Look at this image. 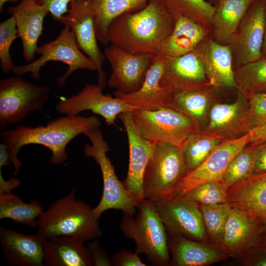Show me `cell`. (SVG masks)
I'll list each match as a JSON object with an SVG mask.
<instances>
[{"label":"cell","mask_w":266,"mask_h":266,"mask_svg":"<svg viewBox=\"0 0 266 266\" xmlns=\"http://www.w3.org/2000/svg\"><path fill=\"white\" fill-rule=\"evenodd\" d=\"M85 242L75 237L59 236L46 240L44 264L47 266H92Z\"/></svg>","instance_id":"cell-27"},{"label":"cell","mask_w":266,"mask_h":266,"mask_svg":"<svg viewBox=\"0 0 266 266\" xmlns=\"http://www.w3.org/2000/svg\"><path fill=\"white\" fill-rule=\"evenodd\" d=\"M8 11L15 20L23 57L26 61L31 62L36 54L44 18L49 12L34 0H22L18 5L8 7Z\"/></svg>","instance_id":"cell-20"},{"label":"cell","mask_w":266,"mask_h":266,"mask_svg":"<svg viewBox=\"0 0 266 266\" xmlns=\"http://www.w3.org/2000/svg\"><path fill=\"white\" fill-rule=\"evenodd\" d=\"M174 25L164 0H149L144 7L112 21L106 39L108 44L132 53L157 55Z\"/></svg>","instance_id":"cell-1"},{"label":"cell","mask_w":266,"mask_h":266,"mask_svg":"<svg viewBox=\"0 0 266 266\" xmlns=\"http://www.w3.org/2000/svg\"><path fill=\"white\" fill-rule=\"evenodd\" d=\"M265 224L266 225V218H265Z\"/></svg>","instance_id":"cell-51"},{"label":"cell","mask_w":266,"mask_h":266,"mask_svg":"<svg viewBox=\"0 0 266 266\" xmlns=\"http://www.w3.org/2000/svg\"><path fill=\"white\" fill-rule=\"evenodd\" d=\"M168 244L174 266H205L220 261L225 256L214 248L179 235H170Z\"/></svg>","instance_id":"cell-29"},{"label":"cell","mask_w":266,"mask_h":266,"mask_svg":"<svg viewBox=\"0 0 266 266\" xmlns=\"http://www.w3.org/2000/svg\"><path fill=\"white\" fill-rule=\"evenodd\" d=\"M153 144L144 175L143 193L144 199L154 202L175 187L188 172L179 147L163 142Z\"/></svg>","instance_id":"cell-8"},{"label":"cell","mask_w":266,"mask_h":266,"mask_svg":"<svg viewBox=\"0 0 266 266\" xmlns=\"http://www.w3.org/2000/svg\"><path fill=\"white\" fill-rule=\"evenodd\" d=\"M173 18V30L165 41L159 54L167 59L194 51L207 38L211 30L186 17L177 16Z\"/></svg>","instance_id":"cell-26"},{"label":"cell","mask_w":266,"mask_h":266,"mask_svg":"<svg viewBox=\"0 0 266 266\" xmlns=\"http://www.w3.org/2000/svg\"><path fill=\"white\" fill-rule=\"evenodd\" d=\"M19 0H0V11L2 12L4 4L8 1H16Z\"/></svg>","instance_id":"cell-48"},{"label":"cell","mask_w":266,"mask_h":266,"mask_svg":"<svg viewBox=\"0 0 266 266\" xmlns=\"http://www.w3.org/2000/svg\"><path fill=\"white\" fill-rule=\"evenodd\" d=\"M256 0H254V1Z\"/></svg>","instance_id":"cell-52"},{"label":"cell","mask_w":266,"mask_h":266,"mask_svg":"<svg viewBox=\"0 0 266 266\" xmlns=\"http://www.w3.org/2000/svg\"><path fill=\"white\" fill-rule=\"evenodd\" d=\"M103 53L112 70L108 86L125 94L140 88L155 56L132 53L113 44L106 46Z\"/></svg>","instance_id":"cell-14"},{"label":"cell","mask_w":266,"mask_h":266,"mask_svg":"<svg viewBox=\"0 0 266 266\" xmlns=\"http://www.w3.org/2000/svg\"><path fill=\"white\" fill-rule=\"evenodd\" d=\"M205 228L211 237L220 242L232 208L227 202L213 204H200Z\"/></svg>","instance_id":"cell-36"},{"label":"cell","mask_w":266,"mask_h":266,"mask_svg":"<svg viewBox=\"0 0 266 266\" xmlns=\"http://www.w3.org/2000/svg\"><path fill=\"white\" fill-rule=\"evenodd\" d=\"M207 83L203 64L196 49L182 56L168 59L161 81L162 86L172 91Z\"/></svg>","instance_id":"cell-25"},{"label":"cell","mask_w":266,"mask_h":266,"mask_svg":"<svg viewBox=\"0 0 266 266\" xmlns=\"http://www.w3.org/2000/svg\"><path fill=\"white\" fill-rule=\"evenodd\" d=\"M44 7L53 18L59 21L68 11V6L73 0H34Z\"/></svg>","instance_id":"cell-41"},{"label":"cell","mask_w":266,"mask_h":266,"mask_svg":"<svg viewBox=\"0 0 266 266\" xmlns=\"http://www.w3.org/2000/svg\"><path fill=\"white\" fill-rule=\"evenodd\" d=\"M122 121L128 137L129 163L126 178L123 181L125 188L137 205L144 200L143 181L145 171L152 156L154 144L145 139L135 127L132 111L121 113Z\"/></svg>","instance_id":"cell-16"},{"label":"cell","mask_w":266,"mask_h":266,"mask_svg":"<svg viewBox=\"0 0 266 266\" xmlns=\"http://www.w3.org/2000/svg\"><path fill=\"white\" fill-rule=\"evenodd\" d=\"M91 140V144L84 147V155L93 158L99 165L103 180V191L99 203L93 208L98 219L105 211L109 209L121 210L124 215H134L138 205L120 181L111 162L107 156L110 150L99 128L93 129L84 133Z\"/></svg>","instance_id":"cell-5"},{"label":"cell","mask_w":266,"mask_h":266,"mask_svg":"<svg viewBox=\"0 0 266 266\" xmlns=\"http://www.w3.org/2000/svg\"><path fill=\"white\" fill-rule=\"evenodd\" d=\"M36 53L40 55L38 59L27 65L15 66L12 70L13 73L20 76L31 73L32 78L38 80L41 68L47 63L60 61L68 66L66 72L58 78L59 86L62 87L67 78L77 70H96L94 63L79 48L73 32L67 25H65L56 38L38 46Z\"/></svg>","instance_id":"cell-6"},{"label":"cell","mask_w":266,"mask_h":266,"mask_svg":"<svg viewBox=\"0 0 266 266\" xmlns=\"http://www.w3.org/2000/svg\"><path fill=\"white\" fill-rule=\"evenodd\" d=\"M203 64L208 83L219 88H235L233 56L230 46L206 38L196 49Z\"/></svg>","instance_id":"cell-22"},{"label":"cell","mask_w":266,"mask_h":266,"mask_svg":"<svg viewBox=\"0 0 266 266\" xmlns=\"http://www.w3.org/2000/svg\"><path fill=\"white\" fill-rule=\"evenodd\" d=\"M132 118L140 134L152 143L163 142L180 148L190 134L200 129L191 119L170 107L135 109Z\"/></svg>","instance_id":"cell-7"},{"label":"cell","mask_w":266,"mask_h":266,"mask_svg":"<svg viewBox=\"0 0 266 266\" xmlns=\"http://www.w3.org/2000/svg\"><path fill=\"white\" fill-rule=\"evenodd\" d=\"M21 182L17 178L11 177L9 180H5L2 174L1 168H0V194H8L17 188Z\"/></svg>","instance_id":"cell-45"},{"label":"cell","mask_w":266,"mask_h":266,"mask_svg":"<svg viewBox=\"0 0 266 266\" xmlns=\"http://www.w3.org/2000/svg\"><path fill=\"white\" fill-rule=\"evenodd\" d=\"M256 149V160L254 174L266 172V141L254 146Z\"/></svg>","instance_id":"cell-43"},{"label":"cell","mask_w":266,"mask_h":266,"mask_svg":"<svg viewBox=\"0 0 266 266\" xmlns=\"http://www.w3.org/2000/svg\"><path fill=\"white\" fill-rule=\"evenodd\" d=\"M93 263L95 266H112V260L107 254L104 249L102 248L96 240H94L87 245Z\"/></svg>","instance_id":"cell-42"},{"label":"cell","mask_w":266,"mask_h":266,"mask_svg":"<svg viewBox=\"0 0 266 266\" xmlns=\"http://www.w3.org/2000/svg\"><path fill=\"white\" fill-rule=\"evenodd\" d=\"M265 26L266 1L256 0L243 17L228 44L235 68L262 58Z\"/></svg>","instance_id":"cell-12"},{"label":"cell","mask_w":266,"mask_h":266,"mask_svg":"<svg viewBox=\"0 0 266 266\" xmlns=\"http://www.w3.org/2000/svg\"><path fill=\"white\" fill-rule=\"evenodd\" d=\"M114 266H146L136 252L123 248L117 251L111 258Z\"/></svg>","instance_id":"cell-40"},{"label":"cell","mask_w":266,"mask_h":266,"mask_svg":"<svg viewBox=\"0 0 266 266\" xmlns=\"http://www.w3.org/2000/svg\"><path fill=\"white\" fill-rule=\"evenodd\" d=\"M249 145L256 146L266 141V123L251 130L249 132Z\"/></svg>","instance_id":"cell-44"},{"label":"cell","mask_w":266,"mask_h":266,"mask_svg":"<svg viewBox=\"0 0 266 266\" xmlns=\"http://www.w3.org/2000/svg\"><path fill=\"white\" fill-rule=\"evenodd\" d=\"M255 265L258 266H266V257L258 261Z\"/></svg>","instance_id":"cell-49"},{"label":"cell","mask_w":266,"mask_h":266,"mask_svg":"<svg viewBox=\"0 0 266 266\" xmlns=\"http://www.w3.org/2000/svg\"><path fill=\"white\" fill-rule=\"evenodd\" d=\"M12 163L6 146L3 143L0 144V168Z\"/></svg>","instance_id":"cell-46"},{"label":"cell","mask_w":266,"mask_h":266,"mask_svg":"<svg viewBox=\"0 0 266 266\" xmlns=\"http://www.w3.org/2000/svg\"><path fill=\"white\" fill-rule=\"evenodd\" d=\"M223 140L202 129L190 134L179 148L188 173L200 166Z\"/></svg>","instance_id":"cell-32"},{"label":"cell","mask_w":266,"mask_h":266,"mask_svg":"<svg viewBox=\"0 0 266 266\" xmlns=\"http://www.w3.org/2000/svg\"><path fill=\"white\" fill-rule=\"evenodd\" d=\"M69 6L68 12L59 22L70 27L80 50L94 63L98 85L103 89L106 80L102 68L105 57L98 44L94 10L88 0H73Z\"/></svg>","instance_id":"cell-13"},{"label":"cell","mask_w":266,"mask_h":266,"mask_svg":"<svg viewBox=\"0 0 266 266\" xmlns=\"http://www.w3.org/2000/svg\"><path fill=\"white\" fill-rule=\"evenodd\" d=\"M256 155L255 147L247 145L233 159L227 166L222 180L227 189L234 184L253 174Z\"/></svg>","instance_id":"cell-35"},{"label":"cell","mask_w":266,"mask_h":266,"mask_svg":"<svg viewBox=\"0 0 266 266\" xmlns=\"http://www.w3.org/2000/svg\"><path fill=\"white\" fill-rule=\"evenodd\" d=\"M250 140L249 133L240 137L222 140L200 166L188 173L175 187L160 199L181 197L202 183L222 181L231 161L249 144Z\"/></svg>","instance_id":"cell-10"},{"label":"cell","mask_w":266,"mask_h":266,"mask_svg":"<svg viewBox=\"0 0 266 266\" xmlns=\"http://www.w3.org/2000/svg\"><path fill=\"white\" fill-rule=\"evenodd\" d=\"M95 13V24L98 41L108 46L107 29L114 19L120 16L139 9L149 0H88Z\"/></svg>","instance_id":"cell-30"},{"label":"cell","mask_w":266,"mask_h":266,"mask_svg":"<svg viewBox=\"0 0 266 266\" xmlns=\"http://www.w3.org/2000/svg\"><path fill=\"white\" fill-rule=\"evenodd\" d=\"M237 89L246 96L266 92V58H261L234 69Z\"/></svg>","instance_id":"cell-33"},{"label":"cell","mask_w":266,"mask_h":266,"mask_svg":"<svg viewBox=\"0 0 266 266\" xmlns=\"http://www.w3.org/2000/svg\"><path fill=\"white\" fill-rule=\"evenodd\" d=\"M266 26L264 41L262 49V58H266Z\"/></svg>","instance_id":"cell-47"},{"label":"cell","mask_w":266,"mask_h":266,"mask_svg":"<svg viewBox=\"0 0 266 266\" xmlns=\"http://www.w3.org/2000/svg\"><path fill=\"white\" fill-rule=\"evenodd\" d=\"M72 189L53 202L38 219L36 233L46 239L59 236L77 238L84 242L102 235L93 208L75 197Z\"/></svg>","instance_id":"cell-3"},{"label":"cell","mask_w":266,"mask_h":266,"mask_svg":"<svg viewBox=\"0 0 266 266\" xmlns=\"http://www.w3.org/2000/svg\"><path fill=\"white\" fill-rule=\"evenodd\" d=\"M44 212L41 202L32 200L24 201L11 193L0 194V219L13 222L32 228H37L38 219Z\"/></svg>","instance_id":"cell-31"},{"label":"cell","mask_w":266,"mask_h":266,"mask_svg":"<svg viewBox=\"0 0 266 266\" xmlns=\"http://www.w3.org/2000/svg\"><path fill=\"white\" fill-rule=\"evenodd\" d=\"M254 0H220L215 4L211 23L212 38L228 44L243 17Z\"/></svg>","instance_id":"cell-28"},{"label":"cell","mask_w":266,"mask_h":266,"mask_svg":"<svg viewBox=\"0 0 266 266\" xmlns=\"http://www.w3.org/2000/svg\"><path fill=\"white\" fill-rule=\"evenodd\" d=\"M249 102L247 96L237 90V98L233 102L217 101L212 107L208 120L202 129L224 139L240 137L247 133L243 121L247 112Z\"/></svg>","instance_id":"cell-21"},{"label":"cell","mask_w":266,"mask_h":266,"mask_svg":"<svg viewBox=\"0 0 266 266\" xmlns=\"http://www.w3.org/2000/svg\"><path fill=\"white\" fill-rule=\"evenodd\" d=\"M247 97L249 107L243 124L246 132L249 133L266 123V92L253 94Z\"/></svg>","instance_id":"cell-39"},{"label":"cell","mask_w":266,"mask_h":266,"mask_svg":"<svg viewBox=\"0 0 266 266\" xmlns=\"http://www.w3.org/2000/svg\"><path fill=\"white\" fill-rule=\"evenodd\" d=\"M167 59L160 54L155 55L140 88L127 94L115 92V97L138 109L154 110L169 107L172 90L161 84Z\"/></svg>","instance_id":"cell-17"},{"label":"cell","mask_w":266,"mask_h":266,"mask_svg":"<svg viewBox=\"0 0 266 266\" xmlns=\"http://www.w3.org/2000/svg\"><path fill=\"white\" fill-rule=\"evenodd\" d=\"M220 0H208V1L211 3H214L215 4Z\"/></svg>","instance_id":"cell-50"},{"label":"cell","mask_w":266,"mask_h":266,"mask_svg":"<svg viewBox=\"0 0 266 266\" xmlns=\"http://www.w3.org/2000/svg\"><path fill=\"white\" fill-rule=\"evenodd\" d=\"M217 89L209 83L174 89L168 106L185 115L200 129H203L212 107L218 101Z\"/></svg>","instance_id":"cell-19"},{"label":"cell","mask_w":266,"mask_h":266,"mask_svg":"<svg viewBox=\"0 0 266 266\" xmlns=\"http://www.w3.org/2000/svg\"><path fill=\"white\" fill-rule=\"evenodd\" d=\"M18 36L15 20L13 16L0 24V64L1 70L7 73L14 67L10 56V48Z\"/></svg>","instance_id":"cell-38"},{"label":"cell","mask_w":266,"mask_h":266,"mask_svg":"<svg viewBox=\"0 0 266 266\" xmlns=\"http://www.w3.org/2000/svg\"><path fill=\"white\" fill-rule=\"evenodd\" d=\"M137 209L135 217L124 215L122 217L120 226L124 235L133 240L135 252L144 254L153 265H168L167 233L154 202L144 199Z\"/></svg>","instance_id":"cell-4"},{"label":"cell","mask_w":266,"mask_h":266,"mask_svg":"<svg viewBox=\"0 0 266 266\" xmlns=\"http://www.w3.org/2000/svg\"><path fill=\"white\" fill-rule=\"evenodd\" d=\"M227 191L222 181H215L200 184L184 196L199 204H218L227 202Z\"/></svg>","instance_id":"cell-37"},{"label":"cell","mask_w":266,"mask_h":266,"mask_svg":"<svg viewBox=\"0 0 266 266\" xmlns=\"http://www.w3.org/2000/svg\"><path fill=\"white\" fill-rule=\"evenodd\" d=\"M227 202L256 219L266 217V172L254 174L229 187Z\"/></svg>","instance_id":"cell-23"},{"label":"cell","mask_w":266,"mask_h":266,"mask_svg":"<svg viewBox=\"0 0 266 266\" xmlns=\"http://www.w3.org/2000/svg\"><path fill=\"white\" fill-rule=\"evenodd\" d=\"M256 219L245 211L232 207L220 241L225 254L240 255L254 244L260 231Z\"/></svg>","instance_id":"cell-24"},{"label":"cell","mask_w":266,"mask_h":266,"mask_svg":"<svg viewBox=\"0 0 266 266\" xmlns=\"http://www.w3.org/2000/svg\"><path fill=\"white\" fill-rule=\"evenodd\" d=\"M172 17L182 16L210 29L215 6L206 0H164Z\"/></svg>","instance_id":"cell-34"},{"label":"cell","mask_w":266,"mask_h":266,"mask_svg":"<svg viewBox=\"0 0 266 266\" xmlns=\"http://www.w3.org/2000/svg\"><path fill=\"white\" fill-rule=\"evenodd\" d=\"M102 89L98 84H86L77 94L61 100L56 109L66 115L91 110L101 116L108 125H113L121 113L138 109L118 98L104 95Z\"/></svg>","instance_id":"cell-15"},{"label":"cell","mask_w":266,"mask_h":266,"mask_svg":"<svg viewBox=\"0 0 266 266\" xmlns=\"http://www.w3.org/2000/svg\"><path fill=\"white\" fill-rule=\"evenodd\" d=\"M100 126L94 116L66 115L48 122L45 126H21L3 131L0 133L1 141L7 147L16 174L22 167L18 158L22 147L31 144L43 145L51 151V163L60 165L67 160L66 147L69 142L78 135Z\"/></svg>","instance_id":"cell-2"},{"label":"cell","mask_w":266,"mask_h":266,"mask_svg":"<svg viewBox=\"0 0 266 266\" xmlns=\"http://www.w3.org/2000/svg\"><path fill=\"white\" fill-rule=\"evenodd\" d=\"M46 239L39 234H27L4 226L0 227L3 257L13 266H42Z\"/></svg>","instance_id":"cell-18"},{"label":"cell","mask_w":266,"mask_h":266,"mask_svg":"<svg viewBox=\"0 0 266 266\" xmlns=\"http://www.w3.org/2000/svg\"><path fill=\"white\" fill-rule=\"evenodd\" d=\"M154 203L167 233L199 241L206 239V228L199 203L184 196L160 199Z\"/></svg>","instance_id":"cell-11"},{"label":"cell","mask_w":266,"mask_h":266,"mask_svg":"<svg viewBox=\"0 0 266 266\" xmlns=\"http://www.w3.org/2000/svg\"><path fill=\"white\" fill-rule=\"evenodd\" d=\"M50 96L46 86L29 83L19 76L0 82V129L22 121L33 111L41 110Z\"/></svg>","instance_id":"cell-9"}]
</instances>
